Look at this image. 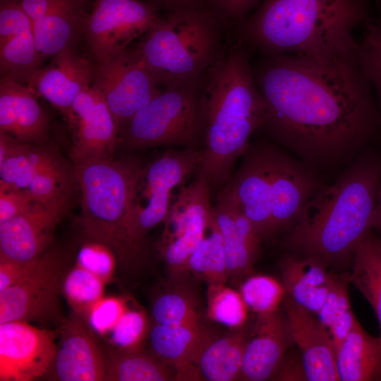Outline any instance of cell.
<instances>
[{
  "mask_svg": "<svg viewBox=\"0 0 381 381\" xmlns=\"http://www.w3.org/2000/svg\"><path fill=\"white\" fill-rule=\"evenodd\" d=\"M256 84L267 106L262 126L312 167L356 157L381 126L357 57L324 62L274 55Z\"/></svg>",
  "mask_w": 381,
  "mask_h": 381,
  "instance_id": "6da1fadb",
  "label": "cell"
},
{
  "mask_svg": "<svg viewBox=\"0 0 381 381\" xmlns=\"http://www.w3.org/2000/svg\"><path fill=\"white\" fill-rule=\"evenodd\" d=\"M381 185V158L362 154L329 186L322 185L289 229L284 245L329 266L352 260L354 250L370 230Z\"/></svg>",
  "mask_w": 381,
  "mask_h": 381,
  "instance_id": "7a4b0ae2",
  "label": "cell"
},
{
  "mask_svg": "<svg viewBox=\"0 0 381 381\" xmlns=\"http://www.w3.org/2000/svg\"><path fill=\"white\" fill-rule=\"evenodd\" d=\"M368 0H265L249 25L254 42L275 55L330 62L357 57L356 25Z\"/></svg>",
  "mask_w": 381,
  "mask_h": 381,
  "instance_id": "3957f363",
  "label": "cell"
},
{
  "mask_svg": "<svg viewBox=\"0 0 381 381\" xmlns=\"http://www.w3.org/2000/svg\"><path fill=\"white\" fill-rule=\"evenodd\" d=\"M200 98L205 145L198 174L210 186L226 185L253 132L263 125L267 106L248 61L231 51L209 68Z\"/></svg>",
  "mask_w": 381,
  "mask_h": 381,
  "instance_id": "277c9868",
  "label": "cell"
},
{
  "mask_svg": "<svg viewBox=\"0 0 381 381\" xmlns=\"http://www.w3.org/2000/svg\"><path fill=\"white\" fill-rule=\"evenodd\" d=\"M140 169L135 162L112 159L75 164L82 192L80 221L84 232L90 241L111 249L121 262L133 255L128 232Z\"/></svg>",
  "mask_w": 381,
  "mask_h": 381,
  "instance_id": "5b68a950",
  "label": "cell"
},
{
  "mask_svg": "<svg viewBox=\"0 0 381 381\" xmlns=\"http://www.w3.org/2000/svg\"><path fill=\"white\" fill-rule=\"evenodd\" d=\"M213 26L195 11L178 10L159 21L134 50L159 85L189 83L212 65Z\"/></svg>",
  "mask_w": 381,
  "mask_h": 381,
  "instance_id": "8992f818",
  "label": "cell"
},
{
  "mask_svg": "<svg viewBox=\"0 0 381 381\" xmlns=\"http://www.w3.org/2000/svg\"><path fill=\"white\" fill-rule=\"evenodd\" d=\"M203 150L186 148L169 151L141 167L133 193L129 224V243L137 253L145 235L165 220L172 202V192L199 170Z\"/></svg>",
  "mask_w": 381,
  "mask_h": 381,
  "instance_id": "52a82bcc",
  "label": "cell"
},
{
  "mask_svg": "<svg viewBox=\"0 0 381 381\" xmlns=\"http://www.w3.org/2000/svg\"><path fill=\"white\" fill-rule=\"evenodd\" d=\"M189 83L167 87L129 120L126 137L131 145L196 148L204 123L200 99Z\"/></svg>",
  "mask_w": 381,
  "mask_h": 381,
  "instance_id": "ba28073f",
  "label": "cell"
},
{
  "mask_svg": "<svg viewBox=\"0 0 381 381\" xmlns=\"http://www.w3.org/2000/svg\"><path fill=\"white\" fill-rule=\"evenodd\" d=\"M65 267L53 253L26 260L21 279L0 291V323L61 319L59 296Z\"/></svg>",
  "mask_w": 381,
  "mask_h": 381,
  "instance_id": "9c48e42d",
  "label": "cell"
},
{
  "mask_svg": "<svg viewBox=\"0 0 381 381\" xmlns=\"http://www.w3.org/2000/svg\"><path fill=\"white\" fill-rule=\"evenodd\" d=\"M134 49L96 61L91 87L104 99L119 130L162 91Z\"/></svg>",
  "mask_w": 381,
  "mask_h": 381,
  "instance_id": "30bf717a",
  "label": "cell"
},
{
  "mask_svg": "<svg viewBox=\"0 0 381 381\" xmlns=\"http://www.w3.org/2000/svg\"><path fill=\"white\" fill-rule=\"evenodd\" d=\"M210 188L201 174L183 186L172 200L161 241V252L168 268L175 274L187 270L188 260L202 241L212 210Z\"/></svg>",
  "mask_w": 381,
  "mask_h": 381,
  "instance_id": "8fae6325",
  "label": "cell"
},
{
  "mask_svg": "<svg viewBox=\"0 0 381 381\" xmlns=\"http://www.w3.org/2000/svg\"><path fill=\"white\" fill-rule=\"evenodd\" d=\"M159 19L154 7L138 0H95L83 35L99 61L127 49Z\"/></svg>",
  "mask_w": 381,
  "mask_h": 381,
  "instance_id": "7c38bea8",
  "label": "cell"
},
{
  "mask_svg": "<svg viewBox=\"0 0 381 381\" xmlns=\"http://www.w3.org/2000/svg\"><path fill=\"white\" fill-rule=\"evenodd\" d=\"M59 332L25 322L0 323V380L32 381L44 377L56 353Z\"/></svg>",
  "mask_w": 381,
  "mask_h": 381,
  "instance_id": "4fadbf2b",
  "label": "cell"
},
{
  "mask_svg": "<svg viewBox=\"0 0 381 381\" xmlns=\"http://www.w3.org/2000/svg\"><path fill=\"white\" fill-rule=\"evenodd\" d=\"M274 150L270 145H249L241 167L222 190L236 202L262 239L274 236L271 213Z\"/></svg>",
  "mask_w": 381,
  "mask_h": 381,
  "instance_id": "5bb4252c",
  "label": "cell"
},
{
  "mask_svg": "<svg viewBox=\"0 0 381 381\" xmlns=\"http://www.w3.org/2000/svg\"><path fill=\"white\" fill-rule=\"evenodd\" d=\"M52 363L44 377L56 381L106 380L107 358L86 318L73 313L62 322Z\"/></svg>",
  "mask_w": 381,
  "mask_h": 381,
  "instance_id": "9a60e30c",
  "label": "cell"
},
{
  "mask_svg": "<svg viewBox=\"0 0 381 381\" xmlns=\"http://www.w3.org/2000/svg\"><path fill=\"white\" fill-rule=\"evenodd\" d=\"M66 207L65 196L49 204L33 201L0 223V261H26L43 253Z\"/></svg>",
  "mask_w": 381,
  "mask_h": 381,
  "instance_id": "2e32d148",
  "label": "cell"
},
{
  "mask_svg": "<svg viewBox=\"0 0 381 381\" xmlns=\"http://www.w3.org/2000/svg\"><path fill=\"white\" fill-rule=\"evenodd\" d=\"M313 167L274 147L271 213L274 235L289 229L303 207L322 186Z\"/></svg>",
  "mask_w": 381,
  "mask_h": 381,
  "instance_id": "e0dca14e",
  "label": "cell"
},
{
  "mask_svg": "<svg viewBox=\"0 0 381 381\" xmlns=\"http://www.w3.org/2000/svg\"><path fill=\"white\" fill-rule=\"evenodd\" d=\"M75 128L71 150L75 164L112 159L119 132L103 97L91 86L75 99L68 116Z\"/></svg>",
  "mask_w": 381,
  "mask_h": 381,
  "instance_id": "ac0fdd59",
  "label": "cell"
},
{
  "mask_svg": "<svg viewBox=\"0 0 381 381\" xmlns=\"http://www.w3.org/2000/svg\"><path fill=\"white\" fill-rule=\"evenodd\" d=\"M43 61L28 16L16 0H0L1 76L28 85Z\"/></svg>",
  "mask_w": 381,
  "mask_h": 381,
  "instance_id": "d6986e66",
  "label": "cell"
},
{
  "mask_svg": "<svg viewBox=\"0 0 381 381\" xmlns=\"http://www.w3.org/2000/svg\"><path fill=\"white\" fill-rule=\"evenodd\" d=\"M283 305L293 344L301 356L308 380H339L336 351L327 329L315 314L289 297Z\"/></svg>",
  "mask_w": 381,
  "mask_h": 381,
  "instance_id": "ffe728a7",
  "label": "cell"
},
{
  "mask_svg": "<svg viewBox=\"0 0 381 381\" xmlns=\"http://www.w3.org/2000/svg\"><path fill=\"white\" fill-rule=\"evenodd\" d=\"M95 69L96 63L79 56L71 47L53 56L28 86L68 116L76 97L92 85Z\"/></svg>",
  "mask_w": 381,
  "mask_h": 381,
  "instance_id": "44dd1931",
  "label": "cell"
},
{
  "mask_svg": "<svg viewBox=\"0 0 381 381\" xmlns=\"http://www.w3.org/2000/svg\"><path fill=\"white\" fill-rule=\"evenodd\" d=\"M293 344L284 312L257 316L245 347L238 380L274 378Z\"/></svg>",
  "mask_w": 381,
  "mask_h": 381,
  "instance_id": "7402d4cb",
  "label": "cell"
},
{
  "mask_svg": "<svg viewBox=\"0 0 381 381\" xmlns=\"http://www.w3.org/2000/svg\"><path fill=\"white\" fill-rule=\"evenodd\" d=\"M212 208L223 239L229 278L239 280L253 270L262 238L236 202L223 191Z\"/></svg>",
  "mask_w": 381,
  "mask_h": 381,
  "instance_id": "603a6c76",
  "label": "cell"
},
{
  "mask_svg": "<svg viewBox=\"0 0 381 381\" xmlns=\"http://www.w3.org/2000/svg\"><path fill=\"white\" fill-rule=\"evenodd\" d=\"M28 85L1 76L0 133L16 142L39 143L47 135L49 119Z\"/></svg>",
  "mask_w": 381,
  "mask_h": 381,
  "instance_id": "cb8c5ba5",
  "label": "cell"
},
{
  "mask_svg": "<svg viewBox=\"0 0 381 381\" xmlns=\"http://www.w3.org/2000/svg\"><path fill=\"white\" fill-rule=\"evenodd\" d=\"M216 335L201 322L186 325L154 323L148 339L154 356L172 368L177 380H195L193 364Z\"/></svg>",
  "mask_w": 381,
  "mask_h": 381,
  "instance_id": "d4e9b609",
  "label": "cell"
},
{
  "mask_svg": "<svg viewBox=\"0 0 381 381\" xmlns=\"http://www.w3.org/2000/svg\"><path fill=\"white\" fill-rule=\"evenodd\" d=\"M90 0H49L33 24L37 49L44 61L83 35Z\"/></svg>",
  "mask_w": 381,
  "mask_h": 381,
  "instance_id": "484cf974",
  "label": "cell"
},
{
  "mask_svg": "<svg viewBox=\"0 0 381 381\" xmlns=\"http://www.w3.org/2000/svg\"><path fill=\"white\" fill-rule=\"evenodd\" d=\"M329 266L310 256L290 254L282 259V282L286 296L316 314L323 305L333 279Z\"/></svg>",
  "mask_w": 381,
  "mask_h": 381,
  "instance_id": "4316f807",
  "label": "cell"
},
{
  "mask_svg": "<svg viewBox=\"0 0 381 381\" xmlns=\"http://www.w3.org/2000/svg\"><path fill=\"white\" fill-rule=\"evenodd\" d=\"M59 166L42 148L0 133V182L26 192L43 172Z\"/></svg>",
  "mask_w": 381,
  "mask_h": 381,
  "instance_id": "83f0119b",
  "label": "cell"
},
{
  "mask_svg": "<svg viewBox=\"0 0 381 381\" xmlns=\"http://www.w3.org/2000/svg\"><path fill=\"white\" fill-rule=\"evenodd\" d=\"M249 334V329L246 325L234 329L230 334L212 339L193 364L198 380H238Z\"/></svg>",
  "mask_w": 381,
  "mask_h": 381,
  "instance_id": "f1b7e54d",
  "label": "cell"
},
{
  "mask_svg": "<svg viewBox=\"0 0 381 381\" xmlns=\"http://www.w3.org/2000/svg\"><path fill=\"white\" fill-rule=\"evenodd\" d=\"M339 380H381V344L358 322L336 351Z\"/></svg>",
  "mask_w": 381,
  "mask_h": 381,
  "instance_id": "f546056e",
  "label": "cell"
},
{
  "mask_svg": "<svg viewBox=\"0 0 381 381\" xmlns=\"http://www.w3.org/2000/svg\"><path fill=\"white\" fill-rule=\"evenodd\" d=\"M348 277L374 310L381 344V238L374 231H368L357 244Z\"/></svg>",
  "mask_w": 381,
  "mask_h": 381,
  "instance_id": "4dcf8cb0",
  "label": "cell"
},
{
  "mask_svg": "<svg viewBox=\"0 0 381 381\" xmlns=\"http://www.w3.org/2000/svg\"><path fill=\"white\" fill-rule=\"evenodd\" d=\"M187 270L208 285L225 284L229 278L223 239L213 208L208 214L203 238L188 260Z\"/></svg>",
  "mask_w": 381,
  "mask_h": 381,
  "instance_id": "1f68e13d",
  "label": "cell"
},
{
  "mask_svg": "<svg viewBox=\"0 0 381 381\" xmlns=\"http://www.w3.org/2000/svg\"><path fill=\"white\" fill-rule=\"evenodd\" d=\"M173 370L154 356L142 351L125 352L114 350L107 357L106 380H172L176 378Z\"/></svg>",
  "mask_w": 381,
  "mask_h": 381,
  "instance_id": "d6a6232c",
  "label": "cell"
},
{
  "mask_svg": "<svg viewBox=\"0 0 381 381\" xmlns=\"http://www.w3.org/2000/svg\"><path fill=\"white\" fill-rule=\"evenodd\" d=\"M348 274H334L327 298L315 314L329 332L335 351L358 322L353 313Z\"/></svg>",
  "mask_w": 381,
  "mask_h": 381,
  "instance_id": "836d02e7",
  "label": "cell"
},
{
  "mask_svg": "<svg viewBox=\"0 0 381 381\" xmlns=\"http://www.w3.org/2000/svg\"><path fill=\"white\" fill-rule=\"evenodd\" d=\"M152 316L156 324L200 322L195 296L183 286L173 287L157 296L152 306Z\"/></svg>",
  "mask_w": 381,
  "mask_h": 381,
  "instance_id": "e575fe53",
  "label": "cell"
},
{
  "mask_svg": "<svg viewBox=\"0 0 381 381\" xmlns=\"http://www.w3.org/2000/svg\"><path fill=\"white\" fill-rule=\"evenodd\" d=\"M364 23L365 36L358 47V62L381 105V0H376L374 14L370 13Z\"/></svg>",
  "mask_w": 381,
  "mask_h": 381,
  "instance_id": "d590c367",
  "label": "cell"
},
{
  "mask_svg": "<svg viewBox=\"0 0 381 381\" xmlns=\"http://www.w3.org/2000/svg\"><path fill=\"white\" fill-rule=\"evenodd\" d=\"M207 315L212 321L231 328L246 325L250 310L240 291L223 284L208 285Z\"/></svg>",
  "mask_w": 381,
  "mask_h": 381,
  "instance_id": "8d00e7d4",
  "label": "cell"
},
{
  "mask_svg": "<svg viewBox=\"0 0 381 381\" xmlns=\"http://www.w3.org/2000/svg\"><path fill=\"white\" fill-rule=\"evenodd\" d=\"M104 284L76 264L64 277L62 291L73 312L86 318L94 305L102 298Z\"/></svg>",
  "mask_w": 381,
  "mask_h": 381,
  "instance_id": "74e56055",
  "label": "cell"
},
{
  "mask_svg": "<svg viewBox=\"0 0 381 381\" xmlns=\"http://www.w3.org/2000/svg\"><path fill=\"white\" fill-rule=\"evenodd\" d=\"M239 291L249 309L257 316L268 315L278 311L286 297L282 282L265 274L247 277L241 284Z\"/></svg>",
  "mask_w": 381,
  "mask_h": 381,
  "instance_id": "f35d334b",
  "label": "cell"
},
{
  "mask_svg": "<svg viewBox=\"0 0 381 381\" xmlns=\"http://www.w3.org/2000/svg\"><path fill=\"white\" fill-rule=\"evenodd\" d=\"M149 331L145 313L141 310L127 309L110 332V341L117 348L116 350L140 351Z\"/></svg>",
  "mask_w": 381,
  "mask_h": 381,
  "instance_id": "ab89813d",
  "label": "cell"
},
{
  "mask_svg": "<svg viewBox=\"0 0 381 381\" xmlns=\"http://www.w3.org/2000/svg\"><path fill=\"white\" fill-rule=\"evenodd\" d=\"M115 257L113 251L106 246L90 241L79 251L76 264L106 283L113 276L116 265Z\"/></svg>",
  "mask_w": 381,
  "mask_h": 381,
  "instance_id": "60d3db41",
  "label": "cell"
},
{
  "mask_svg": "<svg viewBox=\"0 0 381 381\" xmlns=\"http://www.w3.org/2000/svg\"><path fill=\"white\" fill-rule=\"evenodd\" d=\"M126 310L123 300L102 298L92 308L86 320L94 332L104 335L110 333Z\"/></svg>",
  "mask_w": 381,
  "mask_h": 381,
  "instance_id": "b9f144b4",
  "label": "cell"
},
{
  "mask_svg": "<svg viewBox=\"0 0 381 381\" xmlns=\"http://www.w3.org/2000/svg\"><path fill=\"white\" fill-rule=\"evenodd\" d=\"M33 201L25 191L0 182V223L16 216Z\"/></svg>",
  "mask_w": 381,
  "mask_h": 381,
  "instance_id": "7bdbcfd3",
  "label": "cell"
},
{
  "mask_svg": "<svg viewBox=\"0 0 381 381\" xmlns=\"http://www.w3.org/2000/svg\"><path fill=\"white\" fill-rule=\"evenodd\" d=\"M277 380H308L298 351L287 352L274 377Z\"/></svg>",
  "mask_w": 381,
  "mask_h": 381,
  "instance_id": "ee69618b",
  "label": "cell"
},
{
  "mask_svg": "<svg viewBox=\"0 0 381 381\" xmlns=\"http://www.w3.org/2000/svg\"><path fill=\"white\" fill-rule=\"evenodd\" d=\"M258 0H218L219 4L231 15L236 16L246 11Z\"/></svg>",
  "mask_w": 381,
  "mask_h": 381,
  "instance_id": "f6af8a7d",
  "label": "cell"
},
{
  "mask_svg": "<svg viewBox=\"0 0 381 381\" xmlns=\"http://www.w3.org/2000/svg\"><path fill=\"white\" fill-rule=\"evenodd\" d=\"M370 228L371 231H376L378 234L376 235L381 238V185L378 190L376 205L371 217Z\"/></svg>",
  "mask_w": 381,
  "mask_h": 381,
  "instance_id": "bcb514c9",
  "label": "cell"
},
{
  "mask_svg": "<svg viewBox=\"0 0 381 381\" xmlns=\"http://www.w3.org/2000/svg\"><path fill=\"white\" fill-rule=\"evenodd\" d=\"M176 1H189V0H176Z\"/></svg>",
  "mask_w": 381,
  "mask_h": 381,
  "instance_id": "7dc6e473",
  "label": "cell"
}]
</instances>
